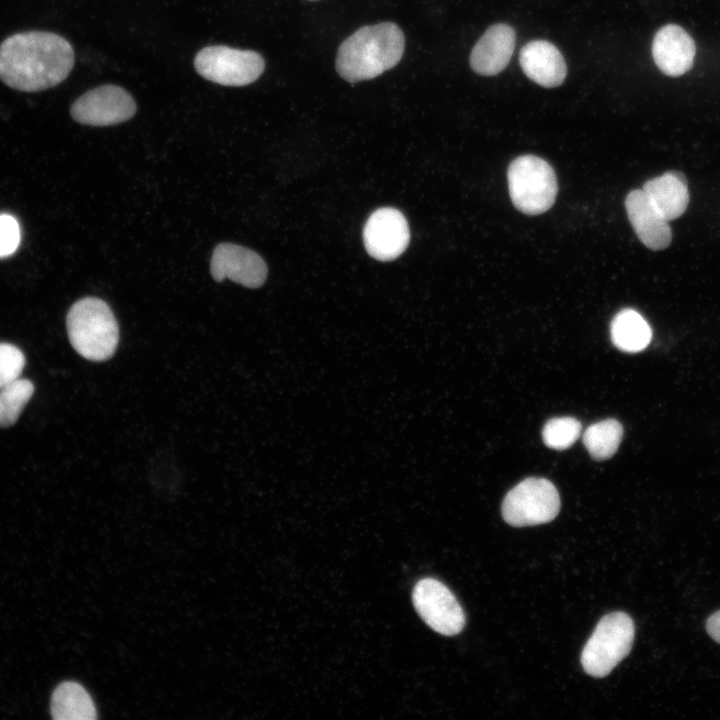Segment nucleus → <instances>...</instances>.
<instances>
[{
    "instance_id": "f257e3e1",
    "label": "nucleus",
    "mask_w": 720,
    "mask_h": 720,
    "mask_svg": "<svg viewBox=\"0 0 720 720\" xmlns=\"http://www.w3.org/2000/svg\"><path fill=\"white\" fill-rule=\"evenodd\" d=\"M74 60L72 45L58 34L16 33L0 44V80L23 92L46 90L68 77Z\"/></svg>"
},
{
    "instance_id": "f03ea898",
    "label": "nucleus",
    "mask_w": 720,
    "mask_h": 720,
    "mask_svg": "<svg viewBox=\"0 0 720 720\" xmlns=\"http://www.w3.org/2000/svg\"><path fill=\"white\" fill-rule=\"evenodd\" d=\"M405 37L393 22L363 26L345 39L336 57L338 74L350 83L370 80L401 60Z\"/></svg>"
},
{
    "instance_id": "7ed1b4c3",
    "label": "nucleus",
    "mask_w": 720,
    "mask_h": 720,
    "mask_svg": "<svg viewBox=\"0 0 720 720\" xmlns=\"http://www.w3.org/2000/svg\"><path fill=\"white\" fill-rule=\"evenodd\" d=\"M66 327L72 347L88 360H107L117 348L118 323L109 305L99 298L75 302L67 313Z\"/></svg>"
},
{
    "instance_id": "20e7f679",
    "label": "nucleus",
    "mask_w": 720,
    "mask_h": 720,
    "mask_svg": "<svg viewBox=\"0 0 720 720\" xmlns=\"http://www.w3.org/2000/svg\"><path fill=\"white\" fill-rule=\"evenodd\" d=\"M509 195L517 210L528 215H539L555 202L558 183L551 165L535 155L515 158L508 167Z\"/></svg>"
},
{
    "instance_id": "39448f33",
    "label": "nucleus",
    "mask_w": 720,
    "mask_h": 720,
    "mask_svg": "<svg viewBox=\"0 0 720 720\" xmlns=\"http://www.w3.org/2000/svg\"><path fill=\"white\" fill-rule=\"evenodd\" d=\"M635 626L624 612L605 615L597 624L581 653V664L590 676H607L630 652Z\"/></svg>"
},
{
    "instance_id": "423d86ee",
    "label": "nucleus",
    "mask_w": 720,
    "mask_h": 720,
    "mask_svg": "<svg viewBox=\"0 0 720 720\" xmlns=\"http://www.w3.org/2000/svg\"><path fill=\"white\" fill-rule=\"evenodd\" d=\"M560 497L555 486L544 478H527L513 487L502 503V517L514 527L544 524L559 513Z\"/></svg>"
},
{
    "instance_id": "0eeeda50",
    "label": "nucleus",
    "mask_w": 720,
    "mask_h": 720,
    "mask_svg": "<svg viewBox=\"0 0 720 720\" xmlns=\"http://www.w3.org/2000/svg\"><path fill=\"white\" fill-rule=\"evenodd\" d=\"M194 67L199 75L211 82L224 86H245L261 76L265 62L255 51L214 45L196 54Z\"/></svg>"
},
{
    "instance_id": "6e6552de",
    "label": "nucleus",
    "mask_w": 720,
    "mask_h": 720,
    "mask_svg": "<svg viewBox=\"0 0 720 720\" xmlns=\"http://www.w3.org/2000/svg\"><path fill=\"white\" fill-rule=\"evenodd\" d=\"M133 97L122 87L105 84L88 90L71 105L72 118L83 125L110 126L136 113Z\"/></svg>"
},
{
    "instance_id": "1a4fd4ad",
    "label": "nucleus",
    "mask_w": 720,
    "mask_h": 720,
    "mask_svg": "<svg viewBox=\"0 0 720 720\" xmlns=\"http://www.w3.org/2000/svg\"><path fill=\"white\" fill-rule=\"evenodd\" d=\"M413 604L421 618L436 632L453 636L465 626V614L452 592L440 581L424 578L412 593Z\"/></svg>"
},
{
    "instance_id": "9d476101",
    "label": "nucleus",
    "mask_w": 720,
    "mask_h": 720,
    "mask_svg": "<svg viewBox=\"0 0 720 720\" xmlns=\"http://www.w3.org/2000/svg\"><path fill=\"white\" fill-rule=\"evenodd\" d=\"M409 238L406 218L399 210L390 207L374 211L363 229L366 251L379 261H391L400 256Z\"/></svg>"
},
{
    "instance_id": "9b49d317",
    "label": "nucleus",
    "mask_w": 720,
    "mask_h": 720,
    "mask_svg": "<svg viewBox=\"0 0 720 720\" xmlns=\"http://www.w3.org/2000/svg\"><path fill=\"white\" fill-rule=\"evenodd\" d=\"M210 271L217 282L227 278L247 288L262 286L268 274L267 265L258 253L228 242L214 248Z\"/></svg>"
},
{
    "instance_id": "f8f14e48",
    "label": "nucleus",
    "mask_w": 720,
    "mask_h": 720,
    "mask_svg": "<svg viewBox=\"0 0 720 720\" xmlns=\"http://www.w3.org/2000/svg\"><path fill=\"white\" fill-rule=\"evenodd\" d=\"M696 53L692 37L679 25L661 27L652 42V56L656 66L668 76L677 77L693 66Z\"/></svg>"
},
{
    "instance_id": "ddd939ff",
    "label": "nucleus",
    "mask_w": 720,
    "mask_h": 720,
    "mask_svg": "<svg viewBox=\"0 0 720 720\" xmlns=\"http://www.w3.org/2000/svg\"><path fill=\"white\" fill-rule=\"evenodd\" d=\"M629 221L639 240L649 249L667 248L672 239L668 221L653 206L642 189L629 192L625 199Z\"/></svg>"
},
{
    "instance_id": "4468645a",
    "label": "nucleus",
    "mask_w": 720,
    "mask_h": 720,
    "mask_svg": "<svg viewBox=\"0 0 720 720\" xmlns=\"http://www.w3.org/2000/svg\"><path fill=\"white\" fill-rule=\"evenodd\" d=\"M516 41L514 29L504 23L489 27L474 45L470 66L482 76H493L506 68L512 57Z\"/></svg>"
},
{
    "instance_id": "2eb2a0df",
    "label": "nucleus",
    "mask_w": 720,
    "mask_h": 720,
    "mask_svg": "<svg viewBox=\"0 0 720 720\" xmlns=\"http://www.w3.org/2000/svg\"><path fill=\"white\" fill-rule=\"evenodd\" d=\"M519 62L530 80L546 88L561 85L567 74L562 54L556 46L545 40H533L524 45Z\"/></svg>"
},
{
    "instance_id": "dca6fc26",
    "label": "nucleus",
    "mask_w": 720,
    "mask_h": 720,
    "mask_svg": "<svg viewBox=\"0 0 720 720\" xmlns=\"http://www.w3.org/2000/svg\"><path fill=\"white\" fill-rule=\"evenodd\" d=\"M642 190L667 221L680 217L689 203L687 181L680 172L669 171L652 178Z\"/></svg>"
},
{
    "instance_id": "f3484780",
    "label": "nucleus",
    "mask_w": 720,
    "mask_h": 720,
    "mask_svg": "<svg viewBox=\"0 0 720 720\" xmlns=\"http://www.w3.org/2000/svg\"><path fill=\"white\" fill-rule=\"evenodd\" d=\"M51 714L55 720H94L97 711L86 689L77 682L59 684L51 697Z\"/></svg>"
},
{
    "instance_id": "a211bd4d",
    "label": "nucleus",
    "mask_w": 720,
    "mask_h": 720,
    "mask_svg": "<svg viewBox=\"0 0 720 720\" xmlns=\"http://www.w3.org/2000/svg\"><path fill=\"white\" fill-rule=\"evenodd\" d=\"M610 334L618 349L630 353L645 349L652 337L648 322L640 313L629 308L614 316L610 324Z\"/></svg>"
},
{
    "instance_id": "6ab92c4d",
    "label": "nucleus",
    "mask_w": 720,
    "mask_h": 720,
    "mask_svg": "<svg viewBox=\"0 0 720 720\" xmlns=\"http://www.w3.org/2000/svg\"><path fill=\"white\" fill-rule=\"evenodd\" d=\"M623 427L615 419H606L590 425L584 432L583 443L595 460L612 457L621 442Z\"/></svg>"
},
{
    "instance_id": "aec40b11",
    "label": "nucleus",
    "mask_w": 720,
    "mask_h": 720,
    "mask_svg": "<svg viewBox=\"0 0 720 720\" xmlns=\"http://www.w3.org/2000/svg\"><path fill=\"white\" fill-rule=\"evenodd\" d=\"M34 390V384L25 378H17L0 389V427H9L18 420Z\"/></svg>"
},
{
    "instance_id": "412c9836",
    "label": "nucleus",
    "mask_w": 720,
    "mask_h": 720,
    "mask_svg": "<svg viewBox=\"0 0 720 720\" xmlns=\"http://www.w3.org/2000/svg\"><path fill=\"white\" fill-rule=\"evenodd\" d=\"M581 429V423L573 417L552 418L543 428V442L552 449H567L578 439Z\"/></svg>"
},
{
    "instance_id": "4be33fe9",
    "label": "nucleus",
    "mask_w": 720,
    "mask_h": 720,
    "mask_svg": "<svg viewBox=\"0 0 720 720\" xmlns=\"http://www.w3.org/2000/svg\"><path fill=\"white\" fill-rule=\"evenodd\" d=\"M25 367V356L15 345L0 343V389L19 378Z\"/></svg>"
},
{
    "instance_id": "5701e85b",
    "label": "nucleus",
    "mask_w": 720,
    "mask_h": 720,
    "mask_svg": "<svg viewBox=\"0 0 720 720\" xmlns=\"http://www.w3.org/2000/svg\"><path fill=\"white\" fill-rule=\"evenodd\" d=\"M20 242L17 220L9 214H0V257L13 254Z\"/></svg>"
},
{
    "instance_id": "b1692460",
    "label": "nucleus",
    "mask_w": 720,
    "mask_h": 720,
    "mask_svg": "<svg viewBox=\"0 0 720 720\" xmlns=\"http://www.w3.org/2000/svg\"><path fill=\"white\" fill-rule=\"evenodd\" d=\"M706 630L716 642L720 643V610L707 619Z\"/></svg>"
}]
</instances>
